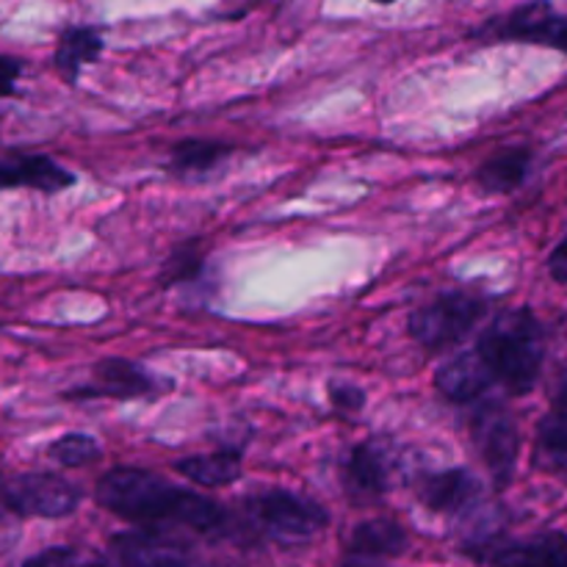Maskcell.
<instances>
[{
	"label": "cell",
	"mask_w": 567,
	"mask_h": 567,
	"mask_svg": "<svg viewBox=\"0 0 567 567\" xmlns=\"http://www.w3.org/2000/svg\"><path fill=\"white\" fill-rule=\"evenodd\" d=\"M175 471L194 485H233L241 476V449H219V452L197 454V457H183L175 463Z\"/></svg>",
	"instance_id": "obj_15"
},
{
	"label": "cell",
	"mask_w": 567,
	"mask_h": 567,
	"mask_svg": "<svg viewBox=\"0 0 567 567\" xmlns=\"http://www.w3.org/2000/svg\"><path fill=\"white\" fill-rule=\"evenodd\" d=\"M437 391L443 393L452 402H474L491 385H496L487 371V365L482 363V358L474 352L460 354V358L449 360L441 371H437Z\"/></svg>",
	"instance_id": "obj_13"
},
{
	"label": "cell",
	"mask_w": 567,
	"mask_h": 567,
	"mask_svg": "<svg viewBox=\"0 0 567 567\" xmlns=\"http://www.w3.org/2000/svg\"><path fill=\"white\" fill-rule=\"evenodd\" d=\"M554 408H567V371H565L563 382H559V391H557V402H554Z\"/></svg>",
	"instance_id": "obj_26"
},
{
	"label": "cell",
	"mask_w": 567,
	"mask_h": 567,
	"mask_svg": "<svg viewBox=\"0 0 567 567\" xmlns=\"http://www.w3.org/2000/svg\"><path fill=\"white\" fill-rule=\"evenodd\" d=\"M6 64H9V86H6V92H11V89H14L17 72H20V64H14V61H11V59H6Z\"/></svg>",
	"instance_id": "obj_27"
},
{
	"label": "cell",
	"mask_w": 567,
	"mask_h": 567,
	"mask_svg": "<svg viewBox=\"0 0 567 567\" xmlns=\"http://www.w3.org/2000/svg\"><path fill=\"white\" fill-rule=\"evenodd\" d=\"M474 437L480 454L485 457L487 468H491L493 482L504 487L513 480L515 460H518L520 449L518 426H515L513 415L498 408V404H491L474 419Z\"/></svg>",
	"instance_id": "obj_6"
},
{
	"label": "cell",
	"mask_w": 567,
	"mask_h": 567,
	"mask_svg": "<svg viewBox=\"0 0 567 567\" xmlns=\"http://www.w3.org/2000/svg\"><path fill=\"white\" fill-rule=\"evenodd\" d=\"M330 399L338 410H347V413H354V410H360L365 404V393L360 388L349 385V382H332Z\"/></svg>",
	"instance_id": "obj_23"
},
{
	"label": "cell",
	"mask_w": 567,
	"mask_h": 567,
	"mask_svg": "<svg viewBox=\"0 0 567 567\" xmlns=\"http://www.w3.org/2000/svg\"><path fill=\"white\" fill-rule=\"evenodd\" d=\"M111 548L125 567H188V548L164 532L138 529L116 535Z\"/></svg>",
	"instance_id": "obj_8"
},
{
	"label": "cell",
	"mask_w": 567,
	"mask_h": 567,
	"mask_svg": "<svg viewBox=\"0 0 567 567\" xmlns=\"http://www.w3.org/2000/svg\"><path fill=\"white\" fill-rule=\"evenodd\" d=\"M75 551L72 548H48V551L37 554V557L28 559L22 567H75Z\"/></svg>",
	"instance_id": "obj_24"
},
{
	"label": "cell",
	"mask_w": 567,
	"mask_h": 567,
	"mask_svg": "<svg viewBox=\"0 0 567 567\" xmlns=\"http://www.w3.org/2000/svg\"><path fill=\"white\" fill-rule=\"evenodd\" d=\"M203 271V255H199L197 244H183L172 252V258L164 264V271H161V286H172V282L192 280Z\"/></svg>",
	"instance_id": "obj_22"
},
{
	"label": "cell",
	"mask_w": 567,
	"mask_h": 567,
	"mask_svg": "<svg viewBox=\"0 0 567 567\" xmlns=\"http://www.w3.org/2000/svg\"><path fill=\"white\" fill-rule=\"evenodd\" d=\"M247 515L266 537L280 546H299L319 535L327 526L321 504L288 491H266L247 502Z\"/></svg>",
	"instance_id": "obj_3"
},
{
	"label": "cell",
	"mask_w": 567,
	"mask_h": 567,
	"mask_svg": "<svg viewBox=\"0 0 567 567\" xmlns=\"http://www.w3.org/2000/svg\"><path fill=\"white\" fill-rule=\"evenodd\" d=\"M50 460H55L59 465L66 468H81V465L94 463L100 460V446L92 435H83V432H72V435L59 437L53 446L48 449Z\"/></svg>",
	"instance_id": "obj_21"
},
{
	"label": "cell",
	"mask_w": 567,
	"mask_h": 567,
	"mask_svg": "<svg viewBox=\"0 0 567 567\" xmlns=\"http://www.w3.org/2000/svg\"><path fill=\"white\" fill-rule=\"evenodd\" d=\"M94 380L97 385L86 388V396H116V399H136V396H153L161 391V382L153 374L142 369V365L131 363V360H105L94 369Z\"/></svg>",
	"instance_id": "obj_11"
},
{
	"label": "cell",
	"mask_w": 567,
	"mask_h": 567,
	"mask_svg": "<svg viewBox=\"0 0 567 567\" xmlns=\"http://www.w3.org/2000/svg\"><path fill=\"white\" fill-rule=\"evenodd\" d=\"M482 316H485V302L480 297L463 291L443 293L410 316V336L424 349L435 352L463 341Z\"/></svg>",
	"instance_id": "obj_4"
},
{
	"label": "cell",
	"mask_w": 567,
	"mask_h": 567,
	"mask_svg": "<svg viewBox=\"0 0 567 567\" xmlns=\"http://www.w3.org/2000/svg\"><path fill=\"white\" fill-rule=\"evenodd\" d=\"M347 567H374V565H369V563H360V559H354V563H349Z\"/></svg>",
	"instance_id": "obj_28"
},
{
	"label": "cell",
	"mask_w": 567,
	"mask_h": 567,
	"mask_svg": "<svg viewBox=\"0 0 567 567\" xmlns=\"http://www.w3.org/2000/svg\"><path fill=\"white\" fill-rule=\"evenodd\" d=\"M496 567H567V535L543 532L524 543H509L493 554Z\"/></svg>",
	"instance_id": "obj_14"
},
{
	"label": "cell",
	"mask_w": 567,
	"mask_h": 567,
	"mask_svg": "<svg viewBox=\"0 0 567 567\" xmlns=\"http://www.w3.org/2000/svg\"><path fill=\"white\" fill-rule=\"evenodd\" d=\"M6 188H37L44 194H59L75 183V175L70 169L42 153H9L0 166Z\"/></svg>",
	"instance_id": "obj_10"
},
{
	"label": "cell",
	"mask_w": 567,
	"mask_h": 567,
	"mask_svg": "<svg viewBox=\"0 0 567 567\" xmlns=\"http://www.w3.org/2000/svg\"><path fill=\"white\" fill-rule=\"evenodd\" d=\"M100 53H103V37H100L97 28H66L59 39V48H55V66L64 75V81L75 83L83 64L97 61Z\"/></svg>",
	"instance_id": "obj_17"
},
{
	"label": "cell",
	"mask_w": 567,
	"mask_h": 567,
	"mask_svg": "<svg viewBox=\"0 0 567 567\" xmlns=\"http://www.w3.org/2000/svg\"><path fill=\"white\" fill-rule=\"evenodd\" d=\"M476 496H480V482L463 468L430 474L419 485V498L435 513H460Z\"/></svg>",
	"instance_id": "obj_12"
},
{
	"label": "cell",
	"mask_w": 567,
	"mask_h": 567,
	"mask_svg": "<svg viewBox=\"0 0 567 567\" xmlns=\"http://www.w3.org/2000/svg\"><path fill=\"white\" fill-rule=\"evenodd\" d=\"M349 548H352V557L358 559L396 557V554H402L408 548V535H404V529L396 520H365V524L354 526Z\"/></svg>",
	"instance_id": "obj_16"
},
{
	"label": "cell",
	"mask_w": 567,
	"mask_h": 567,
	"mask_svg": "<svg viewBox=\"0 0 567 567\" xmlns=\"http://www.w3.org/2000/svg\"><path fill=\"white\" fill-rule=\"evenodd\" d=\"M537 443H540V454L554 468L567 471V408H554V413L543 419Z\"/></svg>",
	"instance_id": "obj_20"
},
{
	"label": "cell",
	"mask_w": 567,
	"mask_h": 567,
	"mask_svg": "<svg viewBox=\"0 0 567 567\" xmlns=\"http://www.w3.org/2000/svg\"><path fill=\"white\" fill-rule=\"evenodd\" d=\"M485 37L496 39H524V42L548 44V48L567 53V17H559L551 6L532 3L520 6L504 20L485 22Z\"/></svg>",
	"instance_id": "obj_7"
},
{
	"label": "cell",
	"mask_w": 567,
	"mask_h": 567,
	"mask_svg": "<svg viewBox=\"0 0 567 567\" xmlns=\"http://www.w3.org/2000/svg\"><path fill=\"white\" fill-rule=\"evenodd\" d=\"M476 354L487 365L493 382L507 388L513 396H524L535 388L546 358V336L540 321L526 308L498 313L482 332Z\"/></svg>",
	"instance_id": "obj_2"
},
{
	"label": "cell",
	"mask_w": 567,
	"mask_h": 567,
	"mask_svg": "<svg viewBox=\"0 0 567 567\" xmlns=\"http://www.w3.org/2000/svg\"><path fill=\"white\" fill-rule=\"evenodd\" d=\"M548 269H551V277L559 282H567V236L559 241V247L551 252V260H548Z\"/></svg>",
	"instance_id": "obj_25"
},
{
	"label": "cell",
	"mask_w": 567,
	"mask_h": 567,
	"mask_svg": "<svg viewBox=\"0 0 567 567\" xmlns=\"http://www.w3.org/2000/svg\"><path fill=\"white\" fill-rule=\"evenodd\" d=\"M78 502V487L55 474H20L6 482V507L22 518H64Z\"/></svg>",
	"instance_id": "obj_5"
},
{
	"label": "cell",
	"mask_w": 567,
	"mask_h": 567,
	"mask_svg": "<svg viewBox=\"0 0 567 567\" xmlns=\"http://www.w3.org/2000/svg\"><path fill=\"white\" fill-rule=\"evenodd\" d=\"M532 166V150L509 147L480 166V186L491 194H509L526 181Z\"/></svg>",
	"instance_id": "obj_18"
},
{
	"label": "cell",
	"mask_w": 567,
	"mask_h": 567,
	"mask_svg": "<svg viewBox=\"0 0 567 567\" xmlns=\"http://www.w3.org/2000/svg\"><path fill=\"white\" fill-rule=\"evenodd\" d=\"M94 498L109 513L147 524H181L203 535L225 532L230 518L225 507L199 493L181 491L142 468H111L100 476Z\"/></svg>",
	"instance_id": "obj_1"
},
{
	"label": "cell",
	"mask_w": 567,
	"mask_h": 567,
	"mask_svg": "<svg viewBox=\"0 0 567 567\" xmlns=\"http://www.w3.org/2000/svg\"><path fill=\"white\" fill-rule=\"evenodd\" d=\"M230 155V147L221 142H205V138H188L172 150L169 169L181 177L208 175L221 161Z\"/></svg>",
	"instance_id": "obj_19"
},
{
	"label": "cell",
	"mask_w": 567,
	"mask_h": 567,
	"mask_svg": "<svg viewBox=\"0 0 567 567\" xmlns=\"http://www.w3.org/2000/svg\"><path fill=\"white\" fill-rule=\"evenodd\" d=\"M89 567H111V565H105V563H94V565H89Z\"/></svg>",
	"instance_id": "obj_29"
},
{
	"label": "cell",
	"mask_w": 567,
	"mask_h": 567,
	"mask_svg": "<svg viewBox=\"0 0 567 567\" xmlns=\"http://www.w3.org/2000/svg\"><path fill=\"white\" fill-rule=\"evenodd\" d=\"M393 460L377 441L352 449L343 465V485L354 498H380L391 491Z\"/></svg>",
	"instance_id": "obj_9"
}]
</instances>
